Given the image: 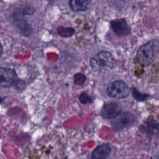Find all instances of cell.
<instances>
[{"label": "cell", "instance_id": "6da1fadb", "mask_svg": "<svg viewBox=\"0 0 159 159\" xmlns=\"http://www.w3.org/2000/svg\"><path fill=\"white\" fill-rule=\"evenodd\" d=\"M157 40H152L138 50L137 57L139 63L144 66L151 65L155 60V52L158 46Z\"/></svg>", "mask_w": 159, "mask_h": 159}, {"label": "cell", "instance_id": "7a4b0ae2", "mask_svg": "<svg viewBox=\"0 0 159 159\" xmlns=\"http://www.w3.org/2000/svg\"><path fill=\"white\" fill-rule=\"evenodd\" d=\"M12 86L18 88L24 87V83L18 79L13 70L7 68H0V87L7 88Z\"/></svg>", "mask_w": 159, "mask_h": 159}, {"label": "cell", "instance_id": "3957f363", "mask_svg": "<svg viewBox=\"0 0 159 159\" xmlns=\"http://www.w3.org/2000/svg\"><path fill=\"white\" fill-rule=\"evenodd\" d=\"M114 60L112 55L106 51H101L95 55L90 61V65L94 71H101L104 67H112Z\"/></svg>", "mask_w": 159, "mask_h": 159}, {"label": "cell", "instance_id": "277c9868", "mask_svg": "<svg viewBox=\"0 0 159 159\" xmlns=\"http://www.w3.org/2000/svg\"><path fill=\"white\" fill-rule=\"evenodd\" d=\"M107 93L111 98L122 99L129 95L130 88L125 82L118 80L109 84L107 88Z\"/></svg>", "mask_w": 159, "mask_h": 159}, {"label": "cell", "instance_id": "5b68a950", "mask_svg": "<svg viewBox=\"0 0 159 159\" xmlns=\"http://www.w3.org/2000/svg\"><path fill=\"white\" fill-rule=\"evenodd\" d=\"M134 116L129 112H120L118 116L113 119L112 126L117 130H122L123 129L131 125L134 122Z\"/></svg>", "mask_w": 159, "mask_h": 159}, {"label": "cell", "instance_id": "8992f818", "mask_svg": "<svg viewBox=\"0 0 159 159\" xmlns=\"http://www.w3.org/2000/svg\"><path fill=\"white\" fill-rule=\"evenodd\" d=\"M121 112L119 105L116 102H108L104 105L101 109V115L104 119H114Z\"/></svg>", "mask_w": 159, "mask_h": 159}, {"label": "cell", "instance_id": "52a82bcc", "mask_svg": "<svg viewBox=\"0 0 159 159\" xmlns=\"http://www.w3.org/2000/svg\"><path fill=\"white\" fill-rule=\"evenodd\" d=\"M111 27L114 32L119 36L127 35L130 33V28L124 18L112 20L111 22Z\"/></svg>", "mask_w": 159, "mask_h": 159}, {"label": "cell", "instance_id": "ba28073f", "mask_svg": "<svg viewBox=\"0 0 159 159\" xmlns=\"http://www.w3.org/2000/svg\"><path fill=\"white\" fill-rule=\"evenodd\" d=\"M111 153V148L107 144L97 147L93 152L91 159H107Z\"/></svg>", "mask_w": 159, "mask_h": 159}, {"label": "cell", "instance_id": "9c48e42d", "mask_svg": "<svg viewBox=\"0 0 159 159\" xmlns=\"http://www.w3.org/2000/svg\"><path fill=\"white\" fill-rule=\"evenodd\" d=\"M158 123L155 120V119L150 116L147 120L141 125L140 130L147 135L152 136L155 134V133L158 130Z\"/></svg>", "mask_w": 159, "mask_h": 159}, {"label": "cell", "instance_id": "30bf717a", "mask_svg": "<svg viewBox=\"0 0 159 159\" xmlns=\"http://www.w3.org/2000/svg\"><path fill=\"white\" fill-rule=\"evenodd\" d=\"M89 0H69L70 8L75 12L84 11L89 6Z\"/></svg>", "mask_w": 159, "mask_h": 159}, {"label": "cell", "instance_id": "8fae6325", "mask_svg": "<svg viewBox=\"0 0 159 159\" xmlns=\"http://www.w3.org/2000/svg\"><path fill=\"white\" fill-rule=\"evenodd\" d=\"M58 34L63 37H69L72 36L75 33V29L70 27L60 26L57 29Z\"/></svg>", "mask_w": 159, "mask_h": 159}, {"label": "cell", "instance_id": "7c38bea8", "mask_svg": "<svg viewBox=\"0 0 159 159\" xmlns=\"http://www.w3.org/2000/svg\"><path fill=\"white\" fill-rule=\"evenodd\" d=\"M132 92L133 97L135 99H136L138 101H146L148 98L150 97V95L145 93H142L138 91L136 88H132Z\"/></svg>", "mask_w": 159, "mask_h": 159}, {"label": "cell", "instance_id": "4fadbf2b", "mask_svg": "<svg viewBox=\"0 0 159 159\" xmlns=\"http://www.w3.org/2000/svg\"><path fill=\"white\" fill-rule=\"evenodd\" d=\"M86 80V76L83 74L80 73L75 74L73 77V81L75 84L78 85H81L83 84L85 82Z\"/></svg>", "mask_w": 159, "mask_h": 159}, {"label": "cell", "instance_id": "5bb4252c", "mask_svg": "<svg viewBox=\"0 0 159 159\" xmlns=\"http://www.w3.org/2000/svg\"><path fill=\"white\" fill-rule=\"evenodd\" d=\"M79 99L82 104L91 103L93 101V99L92 98V97L85 93H83L80 95Z\"/></svg>", "mask_w": 159, "mask_h": 159}, {"label": "cell", "instance_id": "9a60e30c", "mask_svg": "<svg viewBox=\"0 0 159 159\" xmlns=\"http://www.w3.org/2000/svg\"><path fill=\"white\" fill-rule=\"evenodd\" d=\"M2 53V47L1 43H0V57L1 56Z\"/></svg>", "mask_w": 159, "mask_h": 159}]
</instances>
